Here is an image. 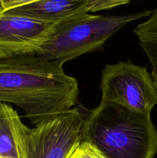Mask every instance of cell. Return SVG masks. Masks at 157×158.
Segmentation results:
<instances>
[{"label": "cell", "mask_w": 157, "mask_h": 158, "mask_svg": "<svg viewBox=\"0 0 157 158\" xmlns=\"http://www.w3.org/2000/svg\"><path fill=\"white\" fill-rule=\"evenodd\" d=\"M62 66L35 55L0 58V103L19 106L35 126L69 111L79 89Z\"/></svg>", "instance_id": "obj_1"}, {"label": "cell", "mask_w": 157, "mask_h": 158, "mask_svg": "<svg viewBox=\"0 0 157 158\" xmlns=\"http://www.w3.org/2000/svg\"><path fill=\"white\" fill-rule=\"evenodd\" d=\"M82 138L108 158H154L157 131L151 115L115 103H100L84 118Z\"/></svg>", "instance_id": "obj_2"}, {"label": "cell", "mask_w": 157, "mask_h": 158, "mask_svg": "<svg viewBox=\"0 0 157 158\" xmlns=\"http://www.w3.org/2000/svg\"><path fill=\"white\" fill-rule=\"evenodd\" d=\"M150 14L149 10L123 15L83 13L61 20L55 23L35 56L63 64L86 52L100 50L120 29Z\"/></svg>", "instance_id": "obj_3"}, {"label": "cell", "mask_w": 157, "mask_h": 158, "mask_svg": "<svg viewBox=\"0 0 157 158\" xmlns=\"http://www.w3.org/2000/svg\"><path fill=\"white\" fill-rule=\"evenodd\" d=\"M100 103H115L130 110L150 115L157 105V90L152 75L130 60L106 65L102 73Z\"/></svg>", "instance_id": "obj_4"}, {"label": "cell", "mask_w": 157, "mask_h": 158, "mask_svg": "<svg viewBox=\"0 0 157 158\" xmlns=\"http://www.w3.org/2000/svg\"><path fill=\"white\" fill-rule=\"evenodd\" d=\"M84 117L78 107L31 129L28 158H69L81 143Z\"/></svg>", "instance_id": "obj_5"}, {"label": "cell", "mask_w": 157, "mask_h": 158, "mask_svg": "<svg viewBox=\"0 0 157 158\" xmlns=\"http://www.w3.org/2000/svg\"><path fill=\"white\" fill-rule=\"evenodd\" d=\"M55 23L14 13L0 3V58L35 55Z\"/></svg>", "instance_id": "obj_6"}, {"label": "cell", "mask_w": 157, "mask_h": 158, "mask_svg": "<svg viewBox=\"0 0 157 158\" xmlns=\"http://www.w3.org/2000/svg\"><path fill=\"white\" fill-rule=\"evenodd\" d=\"M129 2V0H0L1 6L14 13L51 23Z\"/></svg>", "instance_id": "obj_7"}, {"label": "cell", "mask_w": 157, "mask_h": 158, "mask_svg": "<svg viewBox=\"0 0 157 158\" xmlns=\"http://www.w3.org/2000/svg\"><path fill=\"white\" fill-rule=\"evenodd\" d=\"M30 130L12 106L0 103V157L28 158Z\"/></svg>", "instance_id": "obj_8"}, {"label": "cell", "mask_w": 157, "mask_h": 158, "mask_svg": "<svg viewBox=\"0 0 157 158\" xmlns=\"http://www.w3.org/2000/svg\"><path fill=\"white\" fill-rule=\"evenodd\" d=\"M134 32L151 63V75L157 90V6L151 11L147 20L136 26Z\"/></svg>", "instance_id": "obj_9"}, {"label": "cell", "mask_w": 157, "mask_h": 158, "mask_svg": "<svg viewBox=\"0 0 157 158\" xmlns=\"http://www.w3.org/2000/svg\"><path fill=\"white\" fill-rule=\"evenodd\" d=\"M69 158H108L99 149L87 141L82 140Z\"/></svg>", "instance_id": "obj_10"}]
</instances>
